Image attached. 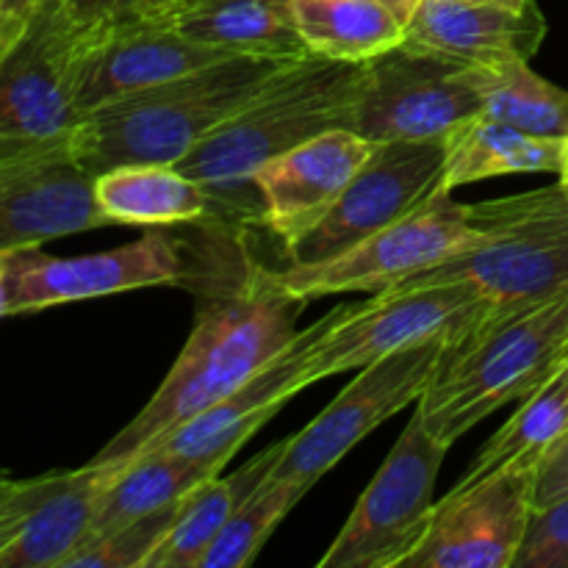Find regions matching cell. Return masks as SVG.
I'll return each instance as SVG.
<instances>
[{
  "label": "cell",
  "instance_id": "21",
  "mask_svg": "<svg viewBox=\"0 0 568 568\" xmlns=\"http://www.w3.org/2000/svg\"><path fill=\"white\" fill-rule=\"evenodd\" d=\"M159 17L222 53L281 61L311 55L300 39L292 0H192Z\"/></svg>",
  "mask_w": 568,
  "mask_h": 568
},
{
  "label": "cell",
  "instance_id": "1",
  "mask_svg": "<svg viewBox=\"0 0 568 568\" xmlns=\"http://www.w3.org/2000/svg\"><path fill=\"white\" fill-rule=\"evenodd\" d=\"M303 305L277 286L272 270L250 266L242 286L200 308L159 392L92 464H125L183 422L231 397L297 338Z\"/></svg>",
  "mask_w": 568,
  "mask_h": 568
},
{
  "label": "cell",
  "instance_id": "23",
  "mask_svg": "<svg viewBox=\"0 0 568 568\" xmlns=\"http://www.w3.org/2000/svg\"><path fill=\"white\" fill-rule=\"evenodd\" d=\"M116 466L120 469L100 494L87 541L78 549L142 519V516L170 508L225 469L222 464H205V460H192L183 455L161 453V449L139 453L136 458Z\"/></svg>",
  "mask_w": 568,
  "mask_h": 568
},
{
  "label": "cell",
  "instance_id": "25",
  "mask_svg": "<svg viewBox=\"0 0 568 568\" xmlns=\"http://www.w3.org/2000/svg\"><path fill=\"white\" fill-rule=\"evenodd\" d=\"M286 442L272 444L261 455H255L250 464H244L236 475L231 477H211L203 486L194 488L183 499L181 510L175 516V525L164 536V541L155 547L144 568H197L203 555L220 536L225 521L236 510L239 503L258 491L270 480L277 458H281Z\"/></svg>",
  "mask_w": 568,
  "mask_h": 568
},
{
  "label": "cell",
  "instance_id": "6",
  "mask_svg": "<svg viewBox=\"0 0 568 568\" xmlns=\"http://www.w3.org/2000/svg\"><path fill=\"white\" fill-rule=\"evenodd\" d=\"M67 0H48L0 59V161L70 148L81 111V78L98 37Z\"/></svg>",
  "mask_w": 568,
  "mask_h": 568
},
{
  "label": "cell",
  "instance_id": "2",
  "mask_svg": "<svg viewBox=\"0 0 568 568\" xmlns=\"http://www.w3.org/2000/svg\"><path fill=\"white\" fill-rule=\"evenodd\" d=\"M366 83V64L303 55L292 59L242 105L211 131L178 170L209 192L214 214L258 220L261 203L253 175L275 155L311 136L353 128Z\"/></svg>",
  "mask_w": 568,
  "mask_h": 568
},
{
  "label": "cell",
  "instance_id": "33",
  "mask_svg": "<svg viewBox=\"0 0 568 568\" xmlns=\"http://www.w3.org/2000/svg\"><path fill=\"white\" fill-rule=\"evenodd\" d=\"M83 20H128V17L170 14L192 0H67Z\"/></svg>",
  "mask_w": 568,
  "mask_h": 568
},
{
  "label": "cell",
  "instance_id": "22",
  "mask_svg": "<svg viewBox=\"0 0 568 568\" xmlns=\"http://www.w3.org/2000/svg\"><path fill=\"white\" fill-rule=\"evenodd\" d=\"M94 200L109 225L166 227L214 214L209 192L175 164H120L94 175Z\"/></svg>",
  "mask_w": 568,
  "mask_h": 568
},
{
  "label": "cell",
  "instance_id": "14",
  "mask_svg": "<svg viewBox=\"0 0 568 568\" xmlns=\"http://www.w3.org/2000/svg\"><path fill=\"white\" fill-rule=\"evenodd\" d=\"M532 469H503L436 503L405 568H514L532 516Z\"/></svg>",
  "mask_w": 568,
  "mask_h": 568
},
{
  "label": "cell",
  "instance_id": "28",
  "mask_svg": "<svg viewBox=\"0 0 568 568\" xmlns=\"http://www.w3.org/2000/svg\"><path fill=\"white\" fill-rule=\"evenodd\" d=\"M483 116L544 139L568 136V92L538 75L530 61L475 67Z\"/></svg>",
  "mask_w": 568,
  "mask_h": 568
},
{
  "label": "cell",
  "instance_id": "34",
  "mask_svg": "<svg viewBox=\"0 0 568 568\" xmlns=\"http://www.w3.org/2000/svg\"><path fill=\"white\" fill-rule=\"evenodd\" d=\"M568 494V433L544 455L532 483V510L547 508Z\"/></svg>",
  "mask_w": 568,
  "mask_h": 568
},
{
  "label": "cell",
  "instance_id": "19",
  "mask_svg": "<svg viewBox=\"0 0 568 568\" xmlns=\"http://www.w3.org/2000/svg\"><path fill=\"white\" fill-rule=\"evenodd\" d=\"M547 37L536 0L521 6L475 0H419L405 26V48L471 67L530 61Z\"/></svg>",
  "mask_w": 568,
  "mask_h": 568
},
{
  "label": "cell",
  "instance_id": "32",
  "mask_svg": "<svg viewBox=\"0 0 568 568\" xmlns=\"http://www.w3.org/2000/svg\"><path fill=\"white\" fill-rule=\"evenodd\" d=\"M55 477H59V471L31 477V480H14L6 471L0 475V555L17 541V536L26 527V521L31 519L37 505L53 488Z\"/></svg>",
  "mask_w": 568,
  "mask_h": 568
},
{
  "label": "cell",
  "instance_id": "26",
  "mask_svg": "<svg viewBox=\"0 0 568 568\" xmlns=\"http://www.w3.org/2000/svg\"><path fill=\"white\" fill-rule=\"evenodd\" d=\"M300 39L311 55L369 64L405 42V20L375 0H292Z\"/></svg>",
  "mask_w": 568,
  "mask_h": 568
},
{
  "label": "cell",
  "instance_id": "3",
  "mask_svg": "<svg viewBox=\"0 0 568 568\" xmlns=\"http://www.w3.org/2000/svg\"><path fill=\"white\" fill-rule=\"evenodd\" d=\"M292 61V59H288ZM286 61L233 55L87 111L70 139L92 175L120 164H178Z\"/></svg>",
  "mask_w": 568,
  "mask_h": 568
},
{
  "label": "cell",
  "instance_id": "17",
  "mask_svg": "<svg viewBox=\"0 0 568 568\" xmlns=\"http://www.w3.org/2000/svg\"><path fill=\"white\" fill-rule=\"evenodd\" d=\"M344 305L333 308L331 314L322 316L316 325L308 331H300L297 338L283 349L277 358H272L264 369L255 377H250L242 388L231 394V397L220 399L203 410L194 419L183 422L164 438L150 444L142 453L150 449H161V453L183 455L192 460H205V464H222L225 466L244 444L250 442L258 427H264L283 405L300 392H305L303 383V364L305 355L311 353L316 342L325 336L333 327V322L342 316ZM136 458V455H133Z\"/></svg>",
  "mask_w": 568,
  "mask_h": 568
},
{
  "label": "cell",
  "instance_id": "9",
  "mask_svg": "<svg viewBox=\"0 0 568 568\" xmlns=\"http://www.w3.org/2000/svg\"><path fill=\"white\" fill-rule=\"evenodd\" d=\"M475 233L469 205L442 189L408 216L372 233L347 253L320 264H288L286 270L272 272V277L300 303L347 292L381 294L458 253Z\"/></svg>",
  "mask_w": 568,
  "mask_h": 568
},
{
  "label": "cell",
  "instance_id": "38",
  "mask_svg": "<svg viewBox=\"0 0 568 568\" xmlns=\"http://www.w3.org/2000/svg\"><path fill=\"white\" fill-rule=\"evenodd\" d=\"M558 178H560V186L566 189L568 194V136L564 139V155H560V170H558Z\"/></svg>",
  "mask_w": 568,
  "mask_h": 568
},
{
  "label": "cell",
  "instance_id": "40",
  "mask_svg": "<svg viewBox=\"0 0 568 568\" xmlns=\"http://www.w3.org/2000/svg\"><path fill=\"white\" fill-rule=\"evenodd\" d=\"M564 358L568 361V333H566V342H564Z\"/></svg>",
  "mask_w": 568,
  "mask_h": 568
},
{
  "label": "cell",
  "instance_id": "18",
  "mask_svg": "<svg viewBox=\"0 0 568 568\" xmlns=\"http://www.w3.org/2000/svg\"><path fill=\"white\" fill-rule=\"evenodd\" d=\"M98 37L81 78V111L98 109L122 94L203 70L231 53L197 42L159 14L98 20Z\"/></svg>",
  "mask_w": 568,
  "mask_h": 568
},
{
  "label": "cell",
  "instance_id": "27",
  "mask_svg": "<svg viewBox=\"0 0 568 568\" xmlns=\"http://www.w3.org/2000/svg\"><path fill=\"white\" fill-rule=\"evenodd\" d=\"M568 433V364L549 375L521 408L494 433L453 488L475 486L503 469H538L544 455Z\"/></svg>",
  "mask_w": 568,
  "mask_h": 568
},
{
  "label": "cell",
  "instance_id": "39",
  "mask_svg": "<svg viewBox=\"0 0 568 568\" xmlns=\"http://www.w3.org/2000/svg\"><path fill=\"white\" fill-rule=\"evenodd\" d=\"M475 3H505V6H521L527 0H475Z\"/></svg>",
  "mask_w": 568,
  "mask_h": 568
},
{
  "label": "cell",
  "instance_id": "12",
  "mask_svg": "<svg viewBox=\"0 0 568 568\" xmlns=\"http://www.w3.org/2000/svg\"><path fill=\"white\" fill-rule=\"evenodd\" d=\"M189 261L186 242L161 227L122 247L75 258L44 255L39 247L11 250L3 253L9 316L133 288L181 286L192 277Z\"/></svg>",
  "mask_w": 568,
  "mask_h": 568
},
{
  "label": "cell",
  "instance_id": "5",
  "mask_svg": "<svg viewBox=\"0 0 568 568\" xmlns=\"http://www.w3.org/2000/svg\"><path fill=\"white\" fill-rule=\"evenodd\" d=\"M469 220L477 233L466 247L392 288L471 283L491 300V320L566 292L568 194L560 183L469 205Z\"/></svg>",
  "mask_w": 568,
  "mask_h": 568
},
{
  "label": "cell",
  "instance_id": "4",
  "mask_svg": "<svg viewBox=\"0 0 568 568\" xmlns=\"http://www.w3.org/2000/svg\"><path fill=\"white\" fill-rule=\"evenodd\" d=\"M568 288L525 311L488 320L475 336L447 349L416 410L427 430L453 447L460 436L514 399H525L568 364Z\"/></svg>",
  "mask_w": 568,
  "mask_h": 568
},
{
  "label": "cell",
  "instance_id": "13",
  "mask_svg": "<svg viewBox=\"0 0 568 568\" xmlns=\"http://www.w3.org/2000/svg\"><path fill=\"white\" fill-rule=\"evenodd\" d=\"M444 142L377 144L336 203L286 250L288 264L336 258L444 189Z\"/></svg>",
  "mask_w": 568,
  "mask_h": 568
},
{
  "label": "cell",
  "instance_id": "16",
  "mask_svg": "<svg viewBox=\"0 0 568 568\" xmlns=\"http://www.w3.org/2000/svg\"><path fill=\"white\" fill-rule=\"evenodd\" d=\"M375 148L353 128H333L270 159L253 175L258 222L281 239L283 247L297 242L336 203Z\"/></svg>",
  "mask_w": 568,
  "mask_h": 568
},
{
  "label": "cell",
  "instance_id": "24",
  "mask_svg": "<svg viewBox=\"0 0 568 568\" xmlns=\"http://www.w3.org/2000/svg\"><path fill=\"white\" fill-rule=\"evenodd\" d=\"M444 189L499 175H541L560 170L564 139H544L514 125L471 116L444 139Z\"/></svg>",
  "mask_w": 568,
  "mask_h": 568
},
{
  "label": "cell",
  "instance_id": "35",
  "mask_svg": "<svg viewBox=\"0 0 568 568\" xmlns=\"http://www.w3.org/2000/svg\"><path fill=\"white\" fill-rule=\"evenodd\" d=\"M48 0H0V59L28 31Z\"/></svg>",
  "mask_w": 568,
  "mask_h": 568
},
{
  "label": "cell",
  "instance_id": "30",
  "mask_svg": "<svg viewBox=\"0 0 568 568\" xmlns=\"http://www.w3.org/2000/svg\"><path fill=\"white\" fill-rule=\"evenodd\" d=\"M186 499V497H183ZM183 499H178L170 508H161L155 514L142 516L98 541L78 549L64 568H144L150 555L155 552L170 527L175 525V516L181 510Z\"/></svg>",
  "mask_w": 568,
  "mask_h": 568
},
{
  "label": "cell",
  "instance_id": "10",
  "mask_svg": "<svg viewBox=\"0 0 568 568\" xmlns=\"http://www.w3.org/2000/svg\"><path fill=\"white\" fill-rule=\"evenodd\" d=\"M447 342H427L399 349L355 369L349 386L297 436L286 438L270 480L303 483L314 488L355 444L408 405L419 403L436 377Z\"/></svg>",
  "mask_w": 568,
  "mask_h": 568
},
{
  "label": "cell",
  "instance_id": "29",
  "mask_svg": "<svg viewBox=\"0 0 568 568\" xmlns=\"http://www.w3.org/2000/svg\"><path fill=\"white\" fill-rule=\"evenodd\" d=\"M308 491L311 488L303 483L266 480L258 491L236 505L197 568H247Z\"/></svg>",
  "mask_w": 568,
  "mask_h": 568
},
{
  "label": "cell",
  "instance_id": "7",
  "mask_svg": "<svg viewBox=\"0 0 568 568\" xmlns=\"http://www.w3.org/2000/svg\"><path fill=\"white\" fill-rule=\"evenodd\" d=\"M491 314V300L471 283L388 288L369 303L344 305L331 331L305 355L303 383L308 388L416 344L447 342L455 349L475 336Z\"/></svg>",
  "mask_w": 568,
  "mask_h": 568
},
{
  "label": "cell",
  "instance_id": "8",
  "mask_svg": "<svg viewBox=\"0 0 568 568\" xmlns=\"http://www.w3.org/2000/svg\"><path fill=\"white\" fill-rule=\"evenodd\" d=\"M447 449L416 410L320 568H405L430 527L433 491Z\"/></svg>",
  "mask_w": 568,
  "mask_h": 568
},
{
  "label": "cell",
  "instance_id": "37",
  "mask_svg": "<svg viewBox=\"0 0 568 568\" xmlns=\"http://www.w3.org/2000/svg\"><path fill=\"white\" fill-rule=\"evenodd\" d=\"M9 316V294H6V264L3 253H0V320Z\"/></svg>",
  "mask_w": 568,
  "mask_h": 568
},
{
  "label": "cell",
  "instance_id": "41",
  "mask_svg": "<svg viewBox=\"0 0 568 568\" xmlns=\"http://www.w3.org/2000/svg\"><path fill=\"white\" fill-rule=\"evenodd\" d=\"M0 475H3V469H0Z\"/></svg>",
  "mask_w": 568,
  "mask_h": 568
},
{
  "label": "cell",
  "instance_id": "31",
  "mask_svg": "<svg viewBox=\"0 0 568 568\" xmlns=\"http://www.w3.org/2000/svg\"><path fill=\"white\" fill-rule=\"evenodd\" d=\"M514 568H568V494L532 510Z\"/></svg>",
  "mask_w": 568,
  "mask_h": 568
},
{
  "label": "cell",
  "instance_id": "20",
  "mask_svg": "<svg viewBox=\"0 0 568 568\" xmlns=\"http://www.w3.org/2000/svg\"><path fill=\"white\" fill-rule=\"evenodd\" d=\"M116 464H92L59 471L48 497L37 505L17 541L0 555V568H64L92 527L100 494Z\"/></svg>",
  "mask_w": 568,
  "mask_h": 568
},
{
  "label": "cell",
  "instance_id": "36",
  "mask_svg": "<svg viewBox=\"0 0 568 568\" xmlns=\"http://www.w3.org/2000/svg\"><path fill=\"white\" fill-rule=\"evenodd\" d=\"M375 3H383L388 6V9L394 11V14L399 17V20H405V26H408V20L414 17L416 6H419V0H375Z\"/></svg>",
  "mask_w": 568,
  "mask_h": 568
},
{
  "label": "cell",
  "instance_id": "11",
  "mask_svg": "<svg viewBox=\"0 0 568 568\" xmlns=\"http://www.w3.org/2000/svg\"><path fill=\"white\" fill-rule=\"evenodd\" d=\"M480 114L475 67L399 44L366 64L353 131L375 144L444 142Z\"/></svg>",
  "mask_w": 568,
  "mask_h": 568
},
{
  "label": "cell",
  "instance_id": "15",
  "mask_svg": "<svg viewBox=\"0 0 568 568\" xmlns=\"http://www.w3.org/2000/svg\"><path fill=\"white\" fill-rule=\"evenodd\" d=\"M94 175L70 148L0 161V253L105 227Z\"/></svg>",
  "mask_w": 568,
  "mask_h": 568
}]
</instances>
